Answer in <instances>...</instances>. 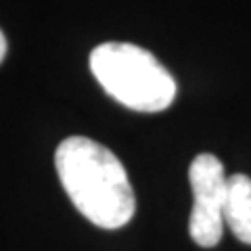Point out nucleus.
Instances as JSON below:
<instances>
[{
  "mask_svg": "<svg viewBox=\"0 0 251 251\" xmlns=\"http://www.w3.org/2000/svg\"><path fill=\"white\" fill-rule=\"evenodd\" d=\"M54 166L75 209L99 228L115 230L136 211L128 172L107 147L86 136H69L54 151Z\"/></svg>",
  "mask_w": 251,
  "mask_h": 251,
  "instance_id": "1",
  "label": "nucleus"
},
{
  "mask_svg": "<svg viewBox=\"0 0 251 251\" xmlns=\"http://www.w3.org/2000/svg\"><path fill=\"white\" fill-rule=\"evenodd\" d=\"M90 72L120 105L143 113L168 109L176 99V80L153 52L130 42H103L90 52Z\"/></svg>",
  "mask_w": 251,
  "mask_h": 251,
  "instance_id": "2",
  "label": "nucleus"
},
{
  "mask_svg": "<svg viewBox=\"0 0 251 251\" xmlns=\"http://www.w3.org/2000/svg\"><path fill=\"white\" fill-rule=\"evenodd\" d=\"M188 180L193 188V211L188 220L191 239L199 247H216L224 232L228 176L216 155L201 153L188 168Z\"/></svg>",
  "mask_w": 251,
  "mask_h": 251,
  "instance_id": "3",
  "label": "nucleus"
},
{
  "mask_svg": "<svg viewBox=\"0 0 251 251\" xmlns=\"http://www.w3.org/2000/svg\"><path fill=\"white\" fill-rule=\"evenodd\" d=\"M224 224L241 243L251 245V178L245 174L228 176Z\"/></svg>",
  "mask_w": 251,
  "mask_h": 251,
  "instance_id": "4",
  "label": "nucleus"
},
{
  "mask_svg": "<svg viewBox=\"0 0 251 251\" xmlns=\"http://www.w3.org/2000/svg\"><path fill=\"white\" fill-rule=\"evenodd\" d=\"M4 57H6V38L2 31H0V63L4 61Z\"/></svg>",
  "mask_w": 251,
  "mask_h": 251,
  "instance_id": "5",
  "label": "nucleus"
}]
</instances>
